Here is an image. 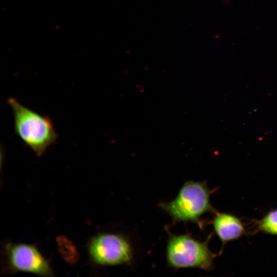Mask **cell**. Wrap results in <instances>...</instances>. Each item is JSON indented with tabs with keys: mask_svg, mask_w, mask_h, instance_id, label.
Returning <instances> with one entry per match:
<instances>
[{
	"mask_svg": "<svg viewBox=\"0 0 277 277\" xmlns=\"http://www.w3.org/2000/svg\"><path fill=\"white\" fill-rule=\"evenodd\" d=\"M256 230L265 234L277 235V208L269 211L256 222Z\"/></svg>",
	"mask_w": 277,
	"mask_h": 277,
	"instance_id": "obj_8",
	"label": "cell"
},
{
	"mask_svg": "<svg viewBox=\"0 0 277 277\" xmlns=\"http://www.w3.org/2000/svg\"><path fill=\"white\" fill-rule=\"evenodd\" d=\"M14 116L15 133L37 157L56 142L58 134L50 117L24 106L16 98L7 101Z\"/></svg>",
	"mask_w": 277,
	"mask_h": 277,
	"instance_id": "obj_1",
	"label": "cell"
},
{
	"mask_svg": "<svg viewBox=\"0 0 277 277\" xmlns=\"http://www.w3.org/2000/svg\"><path fill=\"white\" fill-rule=\"evenodd\" d=\"M210 191L204 182L188 181L180 189L176 197L169 202H161L159 207L171 217L173 224L194 223L202 229L201 216L216 210L210 202Z\"/></svg>",
	"mask_w": 277,
	"mask_h": 277,
	"instance_id": "obj_2",
	"label": "cell"
},
{
	"mask_svg": "<svg viewBox=\"0 0 277 277\" xmlns=\"http://www.w3.org/2000/svg\"><path fill=\"white\" fill-rule=\"evenodd\" d=\"M213 214L211 224L222 242V249L228 242L238 240L246 234V230L243 222L235 215L216 211Z\"/></svg>",
	"mask_w": 277,
	"mask_h": 277,
	"instance_id": "obj_6",
	"label": "cell"
},
{
	"mask_svg": "<svg viewBox=\"0 0 277 277\" xmlns=\"http://www.w3.org/2000/svg\"><path fill=\"white\" fill-rule=\"evenodd\" d=\"M4 252L11 272L25 271L46 276L53 274L49 262L34 245L8 243Z\"/></svg>",
	"mask_w": 277,
	"mask_h": 277,
	"instance_id": "obj_5",
	"label": "cell"
},
{
	"mask_svg": "<svg viewBox=\"0 0 277 277\" xmlns=\"http://www.w3.org/2000/svg\"><path fill=\"white\" fill-rule=\"evenodd\" d=\"M88 251L91 260L100 266L130 265L133 251L129 240L118 233H99L89 240Z\"/></svg>",
	"mask_w": 277,
	"mask_h": 277,
	"instance_id": "obj_4",
	"label": "cell"
},
{
	"mask_svg": "<svg viewBox=\"0 0 277 277\" xmlns=\"http://www.w3.org/2000/svg\"><path fill=\"white\" fill-rule=\"evenodd\" d=\"M56 243L58 251L65 261L73 264L78 260V253L74 244L67 237L58 236Z\"/></svg>",
	"mask_w": 277,
	"mask_h": 277,
	"instance_id": "obj_7",
	"label": "cell"
},
{
	"mask_svg": "<svg viewBox=\"0 0 277 277\" xmlns=\"http://www.w3.org/2000/svg\"><path fill=\"white\" fill-rule=\"evenodd\" d=\"M167 231L166 259L169 267L175 269L197 268L206 271L213 268V261L217 254L208 247L211 235L206 241L201 242L189 234H174Z\"/></svg>",
	"mask_w": 277,
	"mask_h": 277,
	"instance_id": "obj_3",
	"label": "cell"
}]
</instances>
